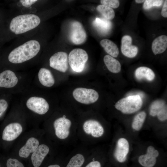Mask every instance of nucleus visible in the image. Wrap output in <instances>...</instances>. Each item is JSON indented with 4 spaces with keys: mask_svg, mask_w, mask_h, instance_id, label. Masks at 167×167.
I'll return each instance as SVG.
<instances>
[{
    "mask_svg": "<svg viewBox=\"0 0 167 167\" xmlns=\"http://www.w3.org/2000/svg\"><path fill=\"white\" fill-rule=\"evenodd\" d=\"M159 155L158 151L153 146L149 145L147 147L145 153L139 156L137 161L142 167H154L157 163Z\"/></svg>",
    "mask_w": 167,
    "mask_h": 167,
    "instance_id": "obj_12",
    "label": "nucleus"
},
{
    "mask_svg": "<svg viewBox=\"0 0 167 167\" xmlns=\"http://www.w3.org/2000/svg\"><path fill=\"white\" fill-rule=\"evenodd\" d=\"M71 41L76 45L84 43L87 39V34L82 25L77 21L73 22L71 24L69 33Z\"/></svg>",
    "mask_w": 167,
    "mask_h": 167,
    "instance_id": "obj_13",
    "label": "nucleus"
},
{
    "mask_svg": "<svg viewBox=\"0 0 167 167\" xmlns=\"http://www.w3.org/2000/svg\"><path fill=\"white\" fill-rule=\"evenodd\" d=\"M38 77L40 83L43 86L49 87L54 85L55 80L53 75L48 69L41 68L38 73Z\"/></svg>",
    "mask_w": 167,
    "mask_h": 167,
    "instance_id": "obj_19",
    "label": "nucleus"
},
{
    "mask_svg": "<svg viewBox=\"0 0 167 167\" xmlns=\"http://www.w3.org/2000/svg\"><path fill=\"white\" fill-rule=\"evenodd\" d=\"M18 82V79L15 74L11 70H6L0 73V87L13 88Z\"/></svg>",
    "mask_w": 167,
    "mask_h": 167,
    "instance_id": "obj_18",
    "label": "nucleus"
},
{
    "mask_svg": "<svg viewBox=\"0 0 167 167\" xmlns=\"http://www.w3.org/2000/svg\"><path fill=\"white\" fill-rule=\"evenodd\" d=\"M8 106V103L5 100H0V118L2 116L6 111Z\"/></svg>",
    "mask_w": 167,
    "mask_h": 167,
    "instance_id": "obj_33",
    "label": "nucleus"
},
{
    "mask_svg": "<svg viewBox=\"0 0 167 167\" xmlns=\"http://www.w3.org/2000/svg\"><path fill=\"white\" fill-rule=\"evenodd\" d=\"M7 167H24L23 164L17 159L14 158H8L6 162Z\"/></svg>",
    "mask_w": 167,
    "mask_h": 167,
    "instance_id": "obj_30",
    "label": "nucleus"
},
{
    "mask_svg": "<svg viewBox=\"0 0 167 167\" xmlns=\"http://www.w3.org/2000/svg\"><path fill=\"white\" fill-rule=\"evenodd\" d=\"M100 2L102 5L111 8H116L119 6V2L118 0H101Z\"/></svg>",
    "mask_w": 167,
    "mask_h": 167,
    "instance_id": "obj_31",
    "label": "nucleus"
},
{
    "mask_svg": "<svg viewBox=\"0 0 167 167\" xmlns=\"http://www.w3.org/2000/svg\"><path fill=\"white\" fill-rule=\"evenodd\" d=\"M106 160L99 156L96 151L92 150L88 158L83 167H104Z\"/></svg>",
    "mask_w": 167,
    "mask_h": 167,
    "instance_id": "obj_21",
    "label": "nucleus"
},
{
    "mask_svg": "<svg viewBox=\"0 0 167 167\" xmlns=\"http://www.w3.org/2000/svg\"><path fill=\"white\" fill-rule=\"evenodd\" d=\"M36 0H21L20 2L23 6L26 7H30L31 6L36 2Z\"/></svg>",
    "mask_w": 167,
    "mask_h": 167,
    "instance_id": "obj_34",
    "label": "nucleus"
},
{
    "mask_svg": "<svg viewBox=\"0 0 167 167\" xmlns=\"http://www.w3.org/2000/svg\"><path fill=\"white\" fill-rule=\"evenodd\" d=\"M46 129L49 139L58 143H72L77 139V126L65 115L56 118L51 127Z\"/></svg>",
    "mask_w": 167,
    "mask_h": 167,
    "instance_id": "obj_1",
    "label": "nucleus"
},
{
    "mask_svg": "<svg viewBox=\"0 0 167 167\" xmlns=\"http://www.w3.org/2000/svg\"><path fill=\"white\" fill-rule=\"evenodd\" d=\"M26 105L28 109L39 115L46 114L49 109V105L47 101L41 97H30L27 101Z\"/></svg>",
    "mask_w": 167,
    "mask_h": 167,
    "instance_id": "obj_14",
    "label": "nucleus"
},
{
    "mask_svg": "<svg viewBox=\"0 0 167 167\" xmlns=\"http://www.w3.org/2000/svg\"><path fill=\"white\" fill-rule=\"evenodd\" d=\"M88 58V54L85 50L75 49L71 51L68 56L69 64L74 71L80 73L84 70Z\"/></svg>",
    "mask_w": 167,
    "mask_h": 167,
    "instance_id": "obj_6",
    "label": "nucleus"
},
{
    "mask_svg": "<svg viewBox=\"0 0 167 167\" xmlns=\"http://www.w3.org/2000/svg\"><path fill=\"white\" fill-rule=\"evenodd\" d=\"M167 47V36L165 35L160 36L153 41L152 49L155 55L161 54L164 52Z\"/></svg>",
    "mask_w": 167,
    "mask_h": 167,
    "instance_id": "obj_20",
    "label": "nucleus"
},
{
    "mask_svg": "<svg viewBox=\"0 0 167 167\" xmlns=\"http://www.w3.org/2000/svg\"><path fill=\"white\" fill-rule=\"evenodd\" d=\"M51 67L62 72H66L68 67V56L66 52L60 51L52 56L49 59Z\"/></svg>",
    "mask_w": 167,
    "mask_h": 167,
    "instance_id": "obj_15",
    "label": "nucleus"
},
{
    "mask_svg": "<svg viewBox=\"0 0 167 167\" xmlns=\"http://www.w3.org/2000/svg\"><path fill=\"white\" fill-rule=\"evenodd\" d=\"M129 149V143L127 139L124 137L118 139L112 154L113 161L118 164L125 163L127 161Z\"/></svg>",
    "mask_w": 167,
    "mask_h": 167,
    "instance_id": "obj_10",
    "label": "nucleus"
},
{
    "mask_svg": "<svg viewBox=\"0 0 167 167\" xmlns=\"http://www.w3.org/2000/svg\"><path fill=\"white\" fill-rule=\"evenodd\" d=\"M163 0H145L143 7L145 10H148L153 7H159L162 4Z\"/></svg>",
    "mask_w": 167,
    "mask_h": 167,
    "instance_id": "obj_29",
    "label": "nucleus"
},
{
    "mask_svg": "<svg viewBox=\"0 0 167 167\" xmlns=\"http://www.w3.org/2000/svg\"><path fill=\"white\" fill-rule=\"evenodd\" d=\"M41 20L34 14L19 15L13 18L10 25V29L16 35L22 34L37 27L40 24Z\"/></svg>",
    "mask_w": 167,
    "mask_h": 167,
    "instance_id": "obj_4",
    "label": "nucleus"
},
{
    "mask_svg": "<svg viewBox=\"0 0 167 167\" xmlns=\"http://www.w3.org/2000/svg\"><path fill=\"white\" fill-rule=\"evenodd\" d=\"M105 129L98 121L89 118L77 126V138L86 144H92L104 135Z\"/></svg>",
    "mask_w": 167,
    "mask_h": 167,
    "instance_id": "obj_2",
    "label": "nucleus"
},
{
    "mask_svg": "<svg viewBox=\"0 0 167 167\" xmlns=\"http://www.w3.org/2000/svg\"><path fill=\"white\" fill-rule=\"evenodd\" d=\"M92 150L77 149L65 158L63 167H83L90 156Z\"/></svg>",
    "mask_w": 167,
    "mask_h": 167,
    "instance_id": "obj_7",
    "label": "nucleus"
},
{
    "mask_svg": "<svg viewBox=\"0 0 167 167\" xmlns=\"http://www.w3.org/2000/svg\"><path fill=\"white\" fill-rule=\"evenodd\" d=\"M146 117V114L143 111L137 113L134 117L131 123L132 129L135 131H139L142 128Z\"/></svg>",
    "mask_w": 167,
    "mask_h": 167,
    "instance_id": "obj_25",
    "label": "nucleus"
},
{
    "mask_svg": "<svg viewBox=\"0 0 167 167\" xmlns=\"http://www.w3.org/2000/svg\"><path fill=\"white\" fill-rule=\"evenodd\" d=\"M135 2H136L137 3H142L144 2L145 0H135Z\"/></svg>",
    "mask_w": 167,
    "mask_h": 167,
    "instance_id": "obj_37",
    "label": "nucleus"
},
{
    "mask_svg": "<svg viewBox=\"0 0 167 167\" xmlns=\"http://www.w3.org/2000/svg\"><path fill=\"white\" fill-rule=\"evenodd\" d=\"M40 48V45L37 41H28L12 50L8 55V60L15 64L24 62L35 57Z\"/></svg>",
    "mask_w": 167,
    "mask_h": 167,
    "instance_id": "obj_3",
    "label": "nucleus"
},
{
    "mask_svg": "<svg viewBox=\"0 0 167 167\" xmlns=\"http://www.w3.org/2000/svg\"><path fill=\"white\" fill-rule=\"evenodd\" d=\"M143 101L141 96L138 95H131L123 98L115 104V108L122 113L130 114L135 113L141 108Z\"/></svg>",
    "mask_w": 167,
    "mask_h": 167,
    "instance_id": "obj_5",
    "label": "nucleus"
},
{
    "mask_svg": "<svg viewBox=\"0 0 167 167\" xmlns=\"http://www.w3.org/2000/svg\"><path fill=\"white\" fill-rule=\"evenodd\" d=\"M104 62L108 69L113 73H118L121 70V65L118 61L109 55H105Z\"/></svg>",
    "mask_w": 167,
    "mask_h": 167,
    "instance_id": "obj_23",
    "label": "nucleus"
},
{
    "mask_svg": "<svg viewBox=\"0 0 167 167\" xmlns=\"http://www.w3.org/2000/svg\"><path fill=\"white\" fill-rule=\"evenodd\" d=\"M132 41L129 35L123 36L121 40V51L124 56L130 58L135 57L138 51L136 46L132 45Z\"/></svg>",
    "mask_w": 167,
    "mask_h": 167,
    "instance_id": "obj_17",
    "label": "nucleus"
},
{
    "mask_svg": "<svg viewBox=\"0 0 167 167\" xmlns=\"http://www.w3.org/2000/svg\"><path fill=\"white\" fill-rule=\"evenodd\" d=\"M161 13L162 16L164 17H167V0H165V1Z\"/></svg>",
    "mask_w": 167,
    "mask_h": 167,
    "instance_id": "obj_36",
    "label": "nucleus"
},
{
    "mask_svg": "<svg viewBox=\"0 0 167 167\" xmlns=\"http://www.w3.org/2000/svg\"><path fill=\"white\" fill-rule=\"evenodd\" d=\"M167 108L166 105L157 113L156 116L158 120L164 122L166 121L167 119Z\"/></svg>",
    "mask_w": 167,
    "mask_h": 167,
    "instance_id": "obj_32",
    "label": "nucleus"
},
{
    "mask_svg": "<svg viewBox=\"0 0 167 167\" xmlns=\"http://www.w3.org/2000/svg\"><path fill=\"white\" fill-rule=\"evenodd\" d=\"M93 23L98 29L102 32H108L111 28L110 22L105 19L97 18L94 21Z\"/></svg>",
    "mask_w": 167,
    "mask_h": 167,
    "instance_id": "obj_26",
    "label": "nucleus"
},
{
    "mask_svg": "<svg viewBox=\"0 0 167 167\" xmlns=\"http://www.w3.org/2000/svg\"><path fill=\"white\" fill-rule=\"evenodd\" d=\"M96 9L106 19L111 20L114 17V11L111 8L101 4L97 6Z\"/></svg>",
    "mask_w": 167,
    "mask_h": 167,
    "instance_id": "obj_27",
    "label": "nucleus"
},
{
    "mask_svg": "<svg viewBox=\"0 0 167 167\" xmlns=\"http://www.w3.org/2000/svg\"><path fill=\"white\" fill-rule=\"evenodd\" d=\"M53 148L49 142H41L32 154L31 160L34 167H40L44 161L52 154Z\"/></svg>",
    "mask_w": 167,
    "mask_h": 167,
    "instance_id": "obj_8",
    "label": "nucleus"
},
{
    "mask_svg": "<svg viewBox=\"0 0 167 167\" xmlns=\"http://www.w3.org/2000/svg\"><path fill=\"white\" fill-rule=\"evenodd\" d=\"M24 130V128L20 123H9L4 127L2 131V139L5 142L13 141L21 135Z\"/></svg>",
    "mask_w": 167,
    "mask_h": 167,
    "instance_id": "obj_11",
    "label": "nucleus"
},
{
    "mask_svg": "<svg viewBox=\"0 0 167 167\" xmlns=\"http://www.w3.org/2000/svg\"><path fill=\"white\" fill-rule=\"evenodd\" d=\"M72 95L76 101L85 105H89L95 102L99 97L98 93L95 90L82 87L74 89Z\"/></svg>",
    "mask_w": 167,
    "mask_h": 167,
    "instance_id": "obj_9",
    "label": "nucleus"
},
{
    "mask_svg": "<svg viewBox=\"0 0 167 167\" xmlns=\"http://www.w3.org/2000/svg\"><path fill=\"white\" fill-rule=\"evenodd\" d=\"M65 158H62L59 162L51 163L46 167H63Z\"/></svg>",
    "mask_w": 167,
    "mask_h": 167,
    "instance_id": "obj_35",
    "label": "nucleus"
},
{
    "mask_svg": "<svg viewBox=\"0 0 167 167\" xmlns=\"http://www.w3.org/2000/svg\"><path fill=\"white\" fill-rule=\"evenodd\" d=\"M0 167H1V166H0Z\"/></svg>",
    "mask_w": 167,
    "mask_h": 167,
    "instance_id": "obj_38",
    "label": "nucleus"
},
{
    "mask_svg": "<svg viewBox=\"0 0 167 167\" xmlns=\"http://www.w3.org/2000/svg\"><path fill=\"white\" fill-rule=\"evenodd\" d=\"M41 142L40 139L36 136H30L19 148L18 152L19 156L21 158H28L30 156Z\"/></svg>",
    "mask_w": 167,
    "mask_h": 167,
    "instance_id": "obj_16",
    "label": "nucleus"
},
{
    "mask_svg": "<svg viewBox=\"0 0 167 167\" xmlns=\"http://www.w3.org/2000/svg\"><path fill=\"white\" fill-rule=\"evenodd\" d=\"M166 105L165 101L162 100H158L154 101L151 104L149 109V114L155 117L158 112Z\"/></svg>",
    "mask_w": 167,
    "mask_h": 167,
    "instance_id": "obj_28",
    "label": "nucleus"
},
{
    "mask_svg": "<svg viewBox=\"0 0 167 167\" xmlns=\"http://www.w3.org/2000/svg\"><path fill=\"white\" fill-rule=\"evenodd\" d=\"M135 76L138 80L145 79L149 81H151L154 79L155 74L150 68L146 67L141 66L136 70Z\"/></svg>",
    "mask_w": 167,
    "mask_h": 167,
    "instance_id": "obj_22",
    "label": "nucleus"
},
{
    "mask_svg": "<svg viewBox=\"0 0 167 167\" xmlns=\"http://www.w3.org/2000/svg\"><path fill=\"white\" fill-rule=\"evenodd\" d=\"M100 44L105 50L113 57H117L119 50L117 45L113 41L108 39H104L100 41Z\"/></svg>",
    "mask_w": 167,
    "mask_h": 167,
    "instance_id": "obj_24",
    "label": "nucleus"
}]
</instances>
